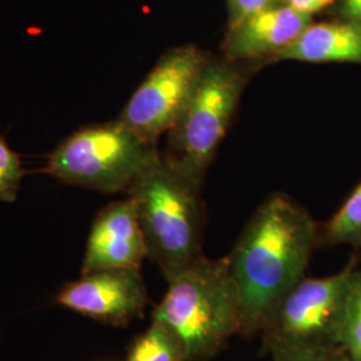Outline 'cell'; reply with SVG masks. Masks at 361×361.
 I'll use <instances>...</instances> for the list:
<instances>
[{"label":"cell","instance_id":"cell-5","mask_svg":"<svg viewBox=\"0 0 361 361\" xmlns=\"http://www.w3.org/2000/svg\"><path fill=\"white\" fill-rule=\"evenodd\" d=\"M159 155L157 143L116 118L74 131L50 154L44 171L68 185L114 194L128 192Z\"/></svg>","mask_w":361,"mask_h":361},{"label":"cell","instance_id":"cell-12","mask_svg":"<svg viewBox=\"0 0 361 361\" xmlns=\"http://www.w3.org/2000/svg\"><path fill=\"white\" fill-rule=\"evenodd\" d=\"M126 361H188L178 337L165 324L152 320L150 326L131 344Z\"/></svg>","mask_w":361,"mask_h":361},{"label":"cell","instance_id":"cell-13","mask_svg":"<svg viewBox=\"0 0 361 361\" xmlns=\"http://www.w3.org/2000/svg\"><path fill=\"white\" fill-rule=\"evenodd\" d=\"M320 243L361 250V182L320 231Z\"/></svg>","mask_w":361,"mask_h":361},{"label":"cell","instance_id":"cell-17","mask_svg":"<svg viewBox=\"0 0 361 361\" xmlns=\"http://www.w3.org/2000/svg\"><path fill=\"white\" fill-rule=\"evenodd\" d=\"M228 3V28L238 25L250 15L284 6L288 0H226Z\"/></svg>","mask_w":361,"mask_h":361},{"label":"cell","instance_id":"cell-14","mask_svg":"<svg viewBox=\"0 0 361 361\" xmlns=\"http://www.w3.org/2000/svg\"><path fill=\"white\" fill-rule=\"evenodd\" d=\"M341 348L348 355L349 360L361 361V269H355L349 280Z\"/></svg>","mask_w":361,"mask_h":361},{"label":"cell","instance_id":"cell-1","mask_svg":"<svg viewBox=\"0 0 361 361\" xmlns=\"http://www.w3.org/2000/svg\"><path fill=\"white\" fill-rule=\"evenodd\" d=\"M320 229L289 195H269L228 256L241 307V335L261 332L285 293L305 277Z\"/></svg>","mask_w":361,"mask_h":361},{"label":"cell","instance_id":"cell-3","mask_svg":"<svg viewBox=\"0 0 361 361\" xmlns=\"http://www.w3.org/2000/svg\"><path fill=\"white\" fill-rule=\"evenodd\" d=\"M201 189L159 155L126 192L135 204L147 257L168 283L204 256Z\"/></svg>","mask_w":361,"mask_h":361},{"label":"cell","instance_id":"cell-8","mask_svg":"<svg viewBox=\"0 0 361 361\" xmlns=\"http://www.w3.org/2000/svg\"><path fill=\"white\" fill-rule=\"evenodd\" d=\"M55 301L92 320L121 326L142 314L149 297L141 269H104L82 273Z\"/></svg>","mask_w":361,"mask_h":361},{"label":"cell","instance_id":"cell-2","mask_svg":"<svg viewBox=\"0 0 361 361\" xmlns=\"http://www.w3.org/2000/svg\"><path fill=\"white\" fill-rule=\"evenodd\" d=\"M153 320L178 337L188 361H207L241 332V307L228 257L198 258L168 283Z\"/></svg>","mask_w":361,"mask_h":361},{"label":"cell","instance_id":"cell-6","mask_svg":"<svg viewBox=\"0 0 361 361\" xmlns=\"http://www.w3.org/2000/svg\"><path fill=\"white\" fill-rule=\"evenodd\" d=\"M357 259L332 276L302 277L276 307L261 329L264 348L276 350L341 347L349 280Z\"/></svg>","mask_w":361,"mask_h":361},{"label":"cell","instance_id":"cell-4","mask_svg":"<svg viewBox=\"0 0 361 361\" xmlns=\"http://www.w3.org/2000/svg\"><path fill=\"white\" fill-rule=\"evenodd\" d=\"M262 62L210 56L173 128L162 158L182 176L204 185L252 75Z\"/></svg>","mask_w":361,"mask_h":361},{"label":"cell","instance_id":"cell-11","mask_svg":"<svg viewBox=\"0 0 361 361\" xmlns=\"http://www.w3.org/2000/svg\"><path fill=\"white\" fill-rule=\"evenodd\" d=\"M274 61L361 65V20L312 22Z\"/></svg>","mask_w":361,"mask_h":361},{"label":"cell","instance_id":"cell-16","mask_svg":"<svg viewBox=\"0 0 361 361\" xmlns=\"http://www.w3.org/2000/svg\"><path fill=\"white\" fill-rule=\"evenodd\" d=\"M273 361H350L341 347L285 349L271 352Z\"/></svg>","mask_w":361,"mask_h":361},{"label":"cell","instance_id":"cell-9","mask_svg":"<svg viewBox=\"0 0 361 361\" xmlns=\"http://www.w3.org/2000/svg\"><path fill=\"white\" fill-rule=\"evenodd\" d=\"M147 246L134 201L128 197L104 207L91 225L82 273L141 269Z\"/></svg>","mask_w":361,"mask_h":361},{"label":"cell","instance_id":"cell-18","mask_svg":"<svg viewBox=\"0 0 361 361\" xmlns=\"http://www.w3.org/2000/svg\"><path fill=\"white\" fill-rule=\"evenodd\" d=\"M336 0H288V6H290L297 13L313 16L314 13H322L325 8L335 4Z\"/></svg>","mask_w":361,"mask_h":361},{"label":"cell","instance_id":"cell-19","mask_svg":"<svg viewBox=\"0 0 361 361\" xmlns=\"http://www.w3.org/2000/svg\"><path fill=\"white\" fill-rule=\"evenodd\" d=\"M334 6L337 19L361 20V0H336Z\"/></svg>","mask_w":361,"mask_h":361},{"label":"cell","instance_id":"cell-15","mask_svg":"<svg viewBox=\"0 0 361 361\" xmlns=\"http://www.w3.org/2000/svg\"><path fill=\"white\" fill-rule=\"evenodd\" d=\"M25 174L20 157L0 137V202L16 200Z\"/></svg>","mask_w":361,"mask_h":361},{"label":"cell","instance_id":"cell-10","mask_svg":"<svg viewBox=\"0 0 361 361\" xmlns=\"http://www.w3.org/2000/svg\"><path fill=\"white\" fill-rule=\"evenodd\" d=\"M312 23V16L284 4L250 15L226 30L224 56L233 61L267 62L274 59Z\"/></svg>","mask_w":361,"mask_h":361},{"label":"cell","instance_id":"cell-7","mask_svg":"<svg viewBox=\"0 0 361 361\" xmlns=\"http://www.w3.org/2000/svg\"><path fill=\"white\" fill-rule=\"evenodd\" d=\"M209 58L194 44L168 50L130 97L118 119L145 140L157 143L176 123Z\"/></svg>","mask_w":361,"mask_h":361}]
</instances>
